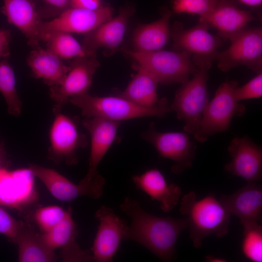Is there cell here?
Instances as JSON below:
<instances>
[{
    "mask_svg": "<svg viewBox=\"0 0 262 262\" xmlns=\"http://www.w3.org/2000/svg\"><path fill=\"white\" fill-rule=\"evenodd\" d=\"M120 208L131 218L124 240L140 244L162 261L175 259L178 239L181 232L188 228L186 218L152 215L143 209L138 201L129 197L124 199Z\"/></svg>",
    "mask_w": 262,
    "mask_h": 262,
    "instance_id": "cell-1",
    "label": "cell"
},
{
    "mask_svg": "<svg viewBox=\"0 0 262 262\" xmlns=\"http://www.w3.org/2000/svg\"><path fill=\"white\" fill-rule=\"evenodd\" d=\"M180 212L186 217L190 238L196 248L210 235L222 238L228 233L230 214L213 195L197 200L195 192H189L181 199Z\"/></svg>",
    "mask_w": 262,
    "mask_h": 262,
    "instance_id": "cell-2",
    "label": "cell"
},
{
    "mask_svg": "<svg viewBox=\"0 0 262 262\" xmlns=\"http://www.w3.org/2000/svg\"><path fill=\"white\" fill-rule=\"evenodd\" d=\"M69 102L80 109L86 118L98 117L117 122L146 116L162 117L172 112L165 98L151 108L140 106L120 96L97 97L88 93L72 97Z\"/></svg>",
    "mask_w": 262,
    "mask_h": 262,
    "instance_id": "cell-3",
    "label": "cell"
},
{
    "mask_svg": "<svg viewBox=\"0 0 262 262\" xmlns=\"http://www.w3.org/2000/svg\"><path fill=\"white\" fill-rule=\"evenodd\" d=\"M142 68L158 83L183 84L198 69L193 63L191 55L185 51L159 50L149 52L126 50Z\"/></svg>",
    "mask_w": 262,
    "mask_h": 262,
    "instance_id": "cell-4",
    "label": "cell"
},
{
    "mask_svg": "<svg viewBox=\"0 0 262 262\" xmlns=\"http://www.w3.org/2000/svg\"><path fill=\"white\" fill-rule=\"evenodd\" d=\"M237 86L236 81H228L218 88L214 98L209 101L199 128L194 135L197 141L203 143L210 136L226 131L233 117L245 114V106L238 103L234 96V90Z\"/></svg>",
    "mask_w": 262,
    "mask_h": 262,
    "instance_id": "cell-5",
    "label": "cell"
},
{
    "mask_svg": "<svg viewBox=\"0 0 262 262\" xmlns=\"http://www.w3.org/2000/svg\"><path fill=\"white\" fill-rule=\"evenodd\" d=\"M208 79V70L198 69L190 80L181 84L170 105L178 119L184 122V131L193 136L199 128L209 101L207 86Z\"/></svg>",
    "mask_w": 262,
    "mask_h": 262,
    "instance_id": "cell-6",
    "label": "cell"
},
{
    "mask_svg": "<svg viewBox=\"0 0 262 262\" xmlns=\"http://www.w3.org/2000/svg\"><path fill=\"white\" fill-rule=\"evenodd\" d=\"M208 28L205 24L199 22L196 26L186 29L182 23L177 22L171 30L174 50L189 53L198 69L208 70L215 61L218 49L225 41L209 33Z\"/></svg>",
    "mask_w": 262,
    "mask_h": 262,
    "instance_id": "cell-7",
    "label": "cell"
},
{
    "mask_svg": "<svg viewBox=\"0 0 262 262\" xmlns=\"http://www.w3.org/2000/svg\"><path fill=\"white\" fill-rule=\"evenodd\" d=\"M54 119L49 131L48 158L55 163L65 162L67 165L77 164V150L87 145L85 135L78 129L75 119L53 107Z\"/></svg>",
    "mask_w": 262,
    "mask_h": 262,
    "instance_id": "cell-8",
    "label": "cell"
},
{
    "mask_svg": "<svg viewBox=\"0 0 262 262\" xmlns=\"http://www.w3.org/2000/svg\"><path fill=\"white\" fill-rule=\"evenodd\" d=\"M226 50L219 52L215 61L223 72L244 66L257 74L262 71V27H246L231 40Z\"/></svg>",
    "mask_w": 262,
    "mask_h": 262,
    "instance_id": "cell-9",
    "label": "cell"
},
{
    "mask_svg": "<svg viewBox=\"0 0 262 262\" xmlns=\"http://www.w3.org/2000/svg\"><path fill=\"white\" fill-rule=\"evenodd\" d=\"M29 168L60 201L69 202L82 196L97 199L103 194L105 180L101 175L90 181L82 179L75 184L54 169L34 164H30Z\"/></svg>",
    "mask_w": 262,
    "mask_h": 262,
    "instance_id": "cell-10",
    "label": "cell"
},
{
    "mask_svg": "<svg viewBox=\"0 0 262 262\" xmlns=\"http://www.w3.org/2000/svg\"><path fill=\"white\" fill-rule=\"evenodd\" d=\"M143 136L154 146L161 157L174 163L171 167L174 173L180 174L192 166L196 146L187 132H159L154 123H151Z\"/></svg>",
    "mask_w": 262,
    "mask_h": 262,
    "instance_id": "cell-11",
    "label": "cell"
},
{
    "mask_svg": "<svg viewBox=\"0 0 262 262\" xmlns=\"http://www.w3.org/2000/svg\"><path fill=\"white\" fill-rule=\"evenodd\" d=\"M113 13L114 9L110 6H102L95 10L69 8L52 20L41 22L40 39L55 31L85 34L112 18Z\"/></svg>",
    "mask_w": 262,
    "mask_h": 262,
    "instance_id": "cell-12",
    "label": "cell"
},
{
    "mask_svg": "<svg viewBox=\"0 0 262 262\" xmlns=\"http://www.w3.org/2000/svg\"><path fill=\"white\" fill-rule=\"evenodd\" d=\"M99 221L98 231L91 250L93 261L112 262L124 240L128 226L110 207L101 206L96 213Z\"/></svg>",
    "mask_w": 262,
    "mask_h": 262,
    "instance_id": "cell-13",
    "label": "cell"
},
{
    "mask_svg": "<svg viewBox=\"0 0 262 262\" xmlns=\"http://www.w3.org/2000/svg\"><path fill=\"white\" fill-rule=\"evenodd\" d=\"M99 66L96 57L73 58L62 82L58 86L49 87V96L55 102L54 106L62 109L71 97L87 93L93 75Z\"/></svg>",
    "mask_w": 262,
    "mask_h": 262,
    "instance_id": "cell-14",
    "label": "cell"
},
{
    "mask_svg": "<svg viewBox=\"0 0 262 262\" xmlns=\"http://www.w3.org/2000/svg\"><path fill=\"white\" fill-rule=\"evenodd\" d=\"M34 174L31 170L21 168L0 170V205L17 210L36 199Z\"/></svg>",
    "mask_w": 262,
    "mask_h": 262,
    "instance_id": "cell-15",
    "label": "cell"
},
{
    "mask_svg": "<svg viewBox=\"0 0 262 262\" xmlns=\"http://www.w3.org/2000/svg\"><path fill=\"white\" fill-rule=\"evenodd\" d=\"M231 161L225 169L247 182L260 180L262 178V149L247 136L234 138L228 147Z\"/></svg>",
    "mask_w": 262,
    "mask_h": 262,
    "instance_id": "cell-16",
    "label": "cell"
},
{
    "mask_svg": "<svg viewBox=\"0 0 262 262\" xmlns=\"http://www.w3.org/2000/svg\"><path fill=\"white\" fill-rule=\"evenodd\" d=\"M259 19L251 11L238 7L230 0H219L214 9L199 21L217 31L224 41L231 40L247 27L248 23Z\"/></svg>",
    "mask_w": 262,
    "mask_h": 262,
    "instance_id": "cell-17",
    "label": "cell"
},
{
    "mask_svg": "<svg viewBox=\"0 0 262 262\" xmlns=\"http://www.w3.org/2000/svg\"><path fill=\"white\" fill-rule=\"evenodd\" d=\"M78 234L70 207L63 219L49 231L41 233V240L50 250L62 249L63 260L66 262H91L92 255L83 250L76 242Z\"/></svg>",
    "mask_w": 262,
    "mask_h": 262,
    "instance_id": "cell-18",
    "label": "cell"
},
{
    "mask_svg": "<svg viewBox=\"0 0 262 262\" xmlns=\"http://www.w3.org/2000/svg\"><path fill=\"white\" fill-rule=\"evenodd\" d=\"M120 123L98 117L86 118L82 121L91 137L89 166L85 180L90 181L99 175L98 165L115 140Z\"/></svg>",
    "mask_w": 262,
    "mask_h": 262,
    "instance_id": "cell-19",
    "label": "cell"
},
{
    "mask_svg": "<svg viewBox=\"0 0 262 262\" xmlns=\"http://www.w3.org/2000/svg\"><path fill=\"white\" fill-rule=\"evenodd\" d=\"M218 200L230 214L237 216L243 226L262 221V187L255 182L247 184L229 195H222Z\"/></svg>",
    "mask_w": 262,
    "mask_h": 262,
    "instance_id": "cell-20",
    "label": "cell"
},
{
    "mask_svg": "<svg viewBox=\"0 0 262 262\" xmlns=\"http://www.w3.org/2000/svg\"><path fill=\"white\" fill-rule=\"evenodd\" d=\"M2 13L9 23L18 28L28 39L29 44L38 47L41 41L39 27L42 21L33 0H3Z\"/></svg>",
    "mask_w": 262,
    "mask_h": 262,
    "instance_id": "cell-21",
    "label": "cell"
},
{
    "mask_svg": "<svg viewBox=\"0 0 262 262\" xmlns=\"http://www.w3.org/2000/svg\"><path fill=\"white\" fill-rule=\"evenodd\" d=\"M132 11L131 8H125L115 17L84 34L82 46L94 54L100 47L110 49L117 48L123 41Z\"/></svg>",
    "mask_w": 262,
    "mask_h": 262,
    "instance_id": "cell-22",
    "label": "cell"
},
{
    "mask_svg": "<svg viewBox=\"0 0 262 262\" xmlns=\"http://www.w3.org/2000/svg\"><path fill=\"white\" fill-rule=\"evenodd\" d=\"M136 186L158 201L161 210L168 213L177 205L181 195L180 187L174 183L168 184L162 173L157 169L146 171L132 177Z\"/></svg>",
    "mask_w": 262,
    "mask_h": 262,
    "instance_id": "cell-23",
    "label": "cell"
},
{
    "mask_svg": "<svg viewBox=\"0 0 262 262\" xmlns=\"http://www.w3.org/2000/svg\"><path fill=\"white\" fill-rule=\"evenodd\" d=\"M34 77L41 79L49 87L60 85L66 77L69 66L49 50L38 48L27 58Z\"/></svg>",
    "mask_w": 262,
    "mask_h": 262,
    "instance_id": "cell-24",
    "label": "cell"
},
{
    "mask_svg": "<svg viewBox=\"0 0 262 262\" xmlns=\"http://www.w3.org/2000/svg\"><path fill=\"white\" fill-rule=\"evenodd\" d=\"M171 16L172 13L166 10L160 19L137 28L132 38L134 50L149 52L162 49L171 36L169 20Z\"/></svg>",
    "mask_w": 262,
    "mask_h": 262,
    "instance_id": "cell-25",
    "label": "cell"
},
{
    "mask_svg": "<svg viewBox=\"0 0 262 262\" xmlns=\"http://www.w3.org/2000/svg\"><path fill=\"white\" fill-rule=\"evenodd\" d=\"M41 233L32 227L23 224L14 243L18 248L19 262H52L57 260L54 251L50 250L43 243Z\"/></svg>",
    "mask_w": 262,
    "mask_h": 262,
    "instance_id": "cell-26",
    "label": "cell"
},
{
    "mask_svg": "<svg viewBox=\"0 0 262 262\" xmlns=\"http://www.w3.org/2000/svg\"><path fill=\"white\" fill-rule=\"evenodd\" d=\"M137 72L126 89L119 96L141 107L157 106L158 82L148 72L137 66Z\"/></svg>",
    "mask_w": 262,
    "mask_h": 262,
    "instance_id": "cell-27",
    "label": "cell"
},
{
    "mask_svg": "<svg viewBox=\"0 0 262 262\" xmlns=\"http://www.w3.org/2000/svg\"><path fill=\"white\" fill-rule=\"evenodd\" d=\"M43 41L46 42L47 49L61 59H73L79 57H96L81 45L70 33L55 31L46 34Z\"/></svg>",
    "mask_w": 262,
    "mask_h": 262,
    "instance_id": "cell-28",
    "label": "cell"
},
{
    "mask_svg": "<svg viewBox=\"0 0 262 262\" xmlns=\"http://www.w3.org/2000/svg\"><path fill=\"white\" fill-rule=\"evenodd\" d=\"M0 92L7 104L8 113L15 116H19L22 102L16 90L14 70L7 60L0 62Z\"/></svg>",
    "mask_w": 262,
    "mask_h": 262,
    "instance_id": "cell-29",
    "label": "cell"
},
{
    "mask_svg": "<svg viewBox=\"0 0 262 262\" xmlns=\"http://www.w3.org/2000/svg\"><path fill=\"white\" fill-rule=\"evenodd\" d=\"M242 251L244 255L253 262H262V226L259 223L243 226Z\"/></svg>",
    "mask_w": 262,
    "mask_h": 262,
    "instance_id": "cell-30",
    "label": "cell"
},
{
    "mask_svg": "<svg viewBox=\"0 0 262 262\" xmlns=\"http://www.w3.org/2000/svg\"><path fill=\"white\" fill-rule=\"evenodd\" d=\"M219 0H172V11L176 14L197 15L199 17L210 14Z\"/></svg>",
    "mask_w": 262,
    "mask_h": 262,
    "instance_id": "cell-31",
    "label": "cell"
},
{
    "mask_svg": "<svg viewBox=\"0 0 262 262\" xmlns=\"http://www.w3.org/2000/svg\"><path fill=\"white\" fill-rule=\"evenodd\" d=\"M67 212L57 205H49L37 209L34 214L36 224L44 232H47L60 222Z\"/></svg>",
    "mask_w": 262,
    "mask_h": 262,
    "instance_id": "cell-32",
    "label": "cell"
},
{
    "mask_svg": "<svg viewBox=\"0 0 262 262\" xmlns=\"http://www.w3.org/2000/svg\"><path fill=\"white\" fill-rule=\"evenodd\" d=\"M234 96L237 101L262 97V73L257 74L243 86H237L234 90Z\"/></svg>",
    "mask_w": 262,
    "mask_h": 262,
    "instance_id": "cell-33",
    "label": "cell"
},
{
    "mask_svg": "<svg viewBox=\"0 0 262 262\" xmlns=\"http://www.w3.org/2000/svg\"><path fill=\"white\" fill-rule=\"evenodd\" d=\"M23 223L12 216L0 206V234L14 243L19 229Z\"/></svg>",
    "mask_w": 262,
    "mask_h": 262,
    "instance_id": "cell-34",
    "label": "cell"
},
{
    "mask_svg": "<svg viewBox=\"0 0 262 262\" xmlns=\"http://www.w3.org/2000/svg\"><path fill=\"white\" fill-rule=\"evenodd\" d=\"M43 6L38 9L41 18L58 16L70 8L71 0H41Z\"/></svg>",
    "mask_w": 262,
    "mask_h": 262,
    "instance_id": "cell-35",
    "label": "cell"
},
{
    "mask_svg": "<svg viewBox=\"0 0 262 262\" xmlns=\"http://www.w3.org/2000/svg\"><path fill=\"white\" fill-rule=\"evenodd\" d=\"M238 7L252 11L262 20V0H230Z\"/></svg>",
    "mask_w": 262,
    "mask_h": 262,
    "instance_id": "cell-36",
    "label": "cell"
},
{
    "mask_svg": "<svg viewBox=\"0 0 262 262\" xmlns=\"http://www.w3.org/2000/svg\"><path fill=\"white\" fill-rule=\"evenodd\" d=\"M100 0H71L70 8L95 10L101 7Z\"/></svg>",
    "mask_w": 262,
    "mask_h": 262,
    "instance_id": "cell-37",
    "label": "cell"
},
{
    "mask_svg": "<svg viewBox=\"0 0 262 262\" xmlns=\"http://www.w3.org/2000/svg\"><path fill=\"white\" fill-rule=\"evenodd\" d=\"M10 37L9 30L0 29V57H6L9 56V44Z\"/></svg>",
    "mask_w": 262,
    "mask_h": 262,
    "instance_id": "cell-38",
    "label": "cell"
},
{
    "mask_svg": "<svg viewBox=\"0 0 262 262\" xmlns=\"http://www.w3.org/2000/svg\"><path fill=\"white\" fill-rule=\"evenodd\" d=\"M8 163L4 146L2 144L0 143V170L7 168Z\"/></svg>",
    "mask_w": 262,
    "mask_h": 262,
    "instance_id": "cell-39",
    "label": "cell"
},
{
    "mask_svg": "<svg viewBox=\"0 0 262 262\" xmlns=\"http://www.w3.org/2000/svg\"><path fill=\"white\" fill-rule=\"evenodd\" d=\"M205 261L209 262H227V260L217 257L215 256H213L212 255H208L205 257Z\"/></svg>",
    "mask_w": 262,
    "mask_h": 262,
    "instance_id": "cell-40",
    "label": "cell"
}]
</instances>
